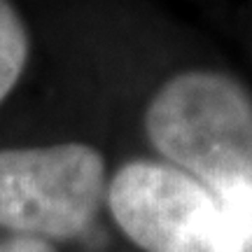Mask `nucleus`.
Listing matches in <instances>:
<instances>
[{"mask_svg":"<svg viewBox=\"0 0 252 252\" xmlns=\"http://www.w3.org/2000/svg\"><path fill=\"white\" fill-rule=\"evenodd\" d=\"M28 61V33L9 0H0V103L14 89Z\"/></svg>","mask_w":252,"mask_h":252,"instance_id":"20e7f679","label":"nucleus"},{"mask_svg":"<svg viewBox=\"0 0 252 252\" xmlns=\"http://www.w3.org/2000/svg\"><path fill=\"white\" fill-rule=\"evenodd\" d=\"M0 252H56L45 238L35 236H14L7 241H0Z\"/></svg>","mask_w":252,"mask_h":252,"instance_id":"39448f33","label":"nucleus"},{"mask_svg":"<svg viewBox=\"0 0 252 252\" xmlns=\"http://www.w3.org/2000/svg\"><path fill=\"white\" fill-rule=\"evenodd\" d=\"M108 194L105 161L84 143L0 150V226L35 238L87 231Z\"/></svg>","mask_w":252,"mask_h":252,"instance_id":"f03ea898","label":"nucleus"},{"mask_svg":"<svg viewBox=\"0 0 252 252\" xmlns=\"http://www.w3.org/2000/svg\"><path fill=\"white\" fill-rule=\"evenodd\" d=\"M105 198L119 229L147 252H248L215 194L173 166L126 163Z\"/></svg>","mask_w":252,"mask_h":252,"instance_id":"7ed1b4c3","label":"nucleus"},{"mask_svg":"<svg viewBox=\"0 0 252 252\" xmlns=\"http://www.w3.org/2000/svg\"><path fill=\"white\" fill-rule=\"evenodd\" d=\"M154 150L203 180L217 198L252 196V96L215 70H187L161 84L145 110Z\"/></svg>","mask_w":252,"mask_h":252,"instance_id":"f257e3e1","label":"nucleus"}]
</instances>
